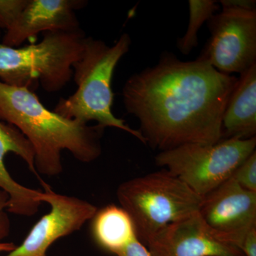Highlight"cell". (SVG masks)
<instances>
[{
    "mask_svg": "<svg viewBox=\"0 0 256 256\" xmlns=\"http://www.w3.org/2000/svg\"><path fill=\"white\" fill-rule=\"evenodd\" d=\"M237 82L204 60L182 62L168 54L154 66L130 77L122 98L154 149L215 144L223 139L222 120Z\"/></svg>",
    "mask_w": 256,
    "mask_h": 256,
    "instance_id": "cell-1",
    "label": "cell"
},
{
    "mask_svg": "<svg viewBox=\"0 0 256 256\" xmlns=\"http://www.w3.org/2000/svg\"><path fill=\"white\" fill-rule=\"evenodd\" d=\"M0 120L18 128L31 143L37 174H60L63 150L84 163L95 161L102 152L104 128L65 118L47 109L34 92L2 82Z\"/></svg>",
    "mask_w": 256,
    "mask_h": 256,
    "instance_id": "cell-2",
    "label": "cell"
},
{
    "mask_svg": "<svg viewBox=\"0 0 256 256\" xmlns=\"http://www.w3.org/2000/svg\"><path fill=\"white\" fill-rule=\"evenodd\" d=\"M130 45V37L127 33L122 34L112 46L86 37L82 56L72 66L74 80L78 88L68 98H60L54 112L80 124L96 121L104 129L118 128L146 144L139 130L128 126L124 120L118 118L112 110L114 69Z\"/></svg>",
    "mask_w": 256,
    "mask_h": 256,
    "instance_id": "cell-3",
    "label": "cell"
},
{
    "mask_svg": "<svg viewBox=\"0 0 256 256\" xmlns=\"http://www.w3.org/2000/svg\"><path fill=\"white\" fill-rule=\"evenodd\" d=\"M36 44L10 47L0 43V82L32 92L63 89L73 78V65L80 58L86 35L74 31L44 32Z\"/></svg>",
    "mask_w": 256,
    "mask_h": 256,
    "instance_id": "cell-4",
    "label": "cell"
},
{
    "mask_svg": "<svg viewBox=\"0 0 256 256\" xmlns=\"http://www.w3.org/2000/svg\"><path fill=\"white\" fill-rule=\"evenodd\" d=\"M117 197L144 245L170 224L197 213L203 198L165 170L121 184Z\"/></svg>",
    "mask_w": 256,
    "mask_h": 256,
    "instance_id": "cell-5",
    "label": "cell"
},
{
    "mask_svg": "<svg viewBox=\"0 0 256 256\" xmlns=\"http://www.w3.org/2000/svg\"><path fill=\"white\" fill-rule=\"evenodd\" d=\"M256 146V137L226 138L215 144L190 143L160 152L156 163L204 197L232 178Z\"/></svg>",
    "mask_w": 256,
    "mask_h": 256,
    "instance_id": "cell-6",
    "label": "cell"
},
{
    "mask_svg": "<svg viewBox=\"0 0 256 256\" xmlns=\"http://www.w3.org/2000/svg\"><path fill=\"white\" fill-rule=\"evenodd\" d=\"M222 11L208 23L210 37L198 60L230 75L256 64V2L222 0Z\"/></svg>",
    "mask_w": 256,
    "mask_h": 256,
    "instance_id": "cell-7",
    "label": "cell"
},
{
    "mask_svg": "<svg viewBox=\"0 0 256 256\" xmlns=\"http://www.w3.org/2000/svg\"><path fill=\"white\" fill-rule=\"evenodd\" d=\"M198 214L214 238L240 250L247 234L256 227V192L230 178L203 197Z\"/></svg>",
    "mask_w": 256,
    "mask_h": 256,
    "instance_id": "cell-8",
    "label": "cell"
},
{
    "mask_svg": "<svg viewBox=\"0 0 256 256\" xmlns=\"http://www.w3.org/2000/svg\"><path fill=\"white\" fill-rule=\"evenodd\" d=\"M40 182L43 202L50 206V213L34 226L21 245L4 256H48L47 252L54 242L80 230L97 212V207L90 202L56 193L46 182Z\"/></svg>",
    "mask_w": 256,
    "mask_h": 256,
    "instance_id": "cell-9",
    "label": "cell"
},
{
    "mask_svg": "<svg viewBox=\"0 0 256 256\" xmlns=\"http://www.w3.org/2000/svg\"><path fill=\"white\" fill-rule=\"evenodd\" d=\"M144 246L151 256H244L214 238L198 212L162 229Z\"/></svg>",
    "mask_w": 256,
    "mask_h": 256,
    "instance_id": "cell-10",
    "label": "cell"
},
{
    "mask_svg": "<svg viewBox=\"0 0 256 256\" xmlns=\"http://www.w3.org/2000/svg\"><path fill=\"white\" fill-rule=\"evenodd\" d=\"M84 0H28L14 22L6 30L2 44L18 47L41 32L80 28L76 11L86 6Z\"/></svg>",
    "mask_w": 256,
    "mask_h": 256,
    "instance_id": "cell-11",
    "label": "cell"
},
{
    "mask_svg": "<svg viewBox=\"0 0 256 256\" xmlns=\"http://www.w3.org/2000/svg\"><path fill=\"white\" fill-rule=\"evenodd\" d=\"M8 153L20 156L30 171L41 180L35 170L34 150L31 143L18 128L0 120V190L9 196L6 210L16 215L32 216L36 214L44 202L43 192L23 186L12 178L4 165Z\"/></svg>",
    "mask_w": 256,
    "mask_h": 256,
    "instance_id": "cell-12",
    "label": "cell"
},
{
    "mask_svg": "<svg viewBox=\"0 0 256 256\" xmlns=\"http://www.w3.org/2000/svg\"><path fill=\"white\" fill-rule=\"evenodd\" d=\"M223 138L249 139L256 134V64L240 74L223 120Z\"/></svg>",
    "mask_w": 256,
    "mask_h": 256,
    "instance_id": "cell-13",
    "label": "cell"
},
{
    "mask_svg": "<svg viewBox=\"0 0 256 256\" xmlns=\"http://www.w3.org/2000/svg\"><path fill=\"white\" fill-rule=\"evenodd\" d=\"M92 220V234L98 245L114 255L138 238L130 216L121 206L104 207Z\"/></svg>",
    "mask_w": 256,
    "mask_h": 256,
    "instance_id": "cell-14",
    "label": "cell"
},
{
    "mask_svg": "<svg viewBox=\"0 0 256 256\" xmlns=\"http://www.w3.org/2000/svg\"><path fill=\"white\" fill-rule=\"evenodd\" d=\"M190 21L186 34L178 40V50L188 55L198 45V32L202 25L218 10L216 2L212 0H190Z\"/></svg>",
    "mask_w": 256,
    "mask_h": 256,
    "instance_id": "cell-15",
    "label": "cell"
},
{
    "mask_svg": "<svg viewBox=\"0 0 256 256\" xmlns=\"http://www.w3.org/2000/svg\"><path fill=\"white\" fill-rule=\"evenodd\" d=\"M232 178L242 188L256 192V151L237 168Z\"/></svg>",
    "mask_w": 256,
    "mask_h": 256,
    "instance_id": "cell-16",
    "label": "cell"
},
{
    "mask_svg": "<svg viewBox=\"0 0 256 256\" xmlns=\"http://www.w3.org/2000/svg\"><path fill=\"white\" fill-rule=\"evenodd\" d=\"M28 0H0V28L8 30L28 4Z\"/></svg>",
    "mask_w": 256,
    "mask_h": 256,
    "instance_id": "cell-17",
    "label": "cell"
},
{
    "mask_svg": "<svg viewBox=\"0 0 256 256\" xmlns=\"http://www.w3.org/2000/svg\"><path fill=\"white\" fill-rule=\"evenodd\" d=\"M9 196L6 192L0 190V242L9 235L10 222L6 210L8 206Z\"/></svg>",
    "mask_w": 256,
    "mask_h": 256,
    "instance_id": "cell-18",
    "label": "cell"
},
{
    "mask_svg": "<svg viewBox=\"0 0 256 256\" xmlns=\"http://www.w3.org/2000/svg\"><path fill=\"white\" fill-rule=\"evenodd\" d=\"M116 256H151L146 246L137 238Z\"/></svg>",
    "mask_w": 256,
    "mask_h": 256,
    "instance_id": "cell-19",
    "label": "cell"
},
{
    "mask_svg": "<svg viewBox=\"0 0 256 256\" xmlns=\"http://www.w3.org/2000/svg\"><path fill=\"white\" fill-rule=\"evenodd\" d=\"M240 250L244 256H256V227L247 234Z\"/></svg>",
    "mask_w": 256,
    "mask_h": 256,
    "instance_id": "cell-20",
    "label": "cell"
},
{
    "mask_svg": "<svg viewBox=\"0 0 256 256\" xmlns=\"http://www.w3.org/2000/svg\"><path fill=\"white\" fill-rule=\"evenodd\" d=\"M16 245L13 242H0V254L2 252H10L14 250Z\"/></svg>",
    "mask_w": 256,
    "mask_h": 256,
    "instance_id": "cell-21",
    "label": "cell"
}]
</instances>
